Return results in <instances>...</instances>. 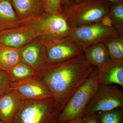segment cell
<instances>
[{"label": "cell", "mask_w": 123, "mask_h": 123, "mask_svg": "<svg viewBox=\"0 0 123 123\" xmlns=\"http://www.w3.org/2000/svg\"><path fill=\"white\" fill-rule=\"evenodd\" d=\"M111 3L112 4H118L123 2V0H103Z\"/></svg>", "instance_id": "cell-27"}, {"label": "cell", "mask_w": 123, "mask_h": 123, "mask_svg": "<svg viewBox=\"0 0 123 123\" xmlns=\"http://www.w3.org/2000/svg\"><path fill=\"white\" fill-rule=\"evenodd\" d=\"M83 120L82 117L71 120L64 123H82Z\"/></svg>", "instance_id": "cell-26"}, {"label": "cell", "mask_w": 123, "mask_h": 123, "mask_svg": "<svg viewBox=\"0 0 123 123\" xmlns=\"http://www.w3.org/2000/svg\"><path fill=\"white\" fill-rule=\"evenodd\" d=\"M96 68L83 53L59 63L46 65L36 72L33 78L52 95L61 112L74 93Z\"/></svg>", "instance_id": "cell-1"}, {"label": "cell", "mask_w": 123, "mask_h": 123, "mask_svg": "<svg viewBox=\"0 0 123 123\" xmlns=\"http://www.w3.org/2000/svg\"><path fill=\"white\" fill-rule=\"evenodd\" d=\"M98 69L100 85L123 86V61L110 58Z\"/></svg>", "instance_id": "cell-11"}, {"label": "cell", "mask_w": 123, "mask_h": 123, "mask_svg": "<svg viewBox=\"0 0 123 123\" xmlns=\"http://www.w3.org/2000/svg\"><path fill=\"white\" fill-rule=\"evenodd\" d=\"M120 37H123V2L112 4L107 14Z\"/></svg>", "instance_id": "cell-20"}, {"label": "cell", "mask_w": 123, "mask_h": 123, "mask_svg": "<svg viewBox=\"0 0 123 123\" xmlns=\"http://www.w3.org/2000/svg\"><path fill=\"white\" fill-rule=\"evenodd\" d=\"M123 108V91L117 85L99 84L82 117L85 119L104 112Z\"/></svg>", "instance_id": "cell-5"}, {"label": "cell", "mask_w": 123, "mask_h": 123, "mask_svg": "<svg viewBox=\"0 0 123 123\" xmlns=\"http://www.w3.org/2000/svg\"><path fill=\"white\" fill-rule=\"evenodd\" d=\"M112 4L103 0H71L62 6V13L70 28L100 23Z\"/></svg>", "instance_id": "cell-2"}, {"label": "cell", "mask_w": 123, "mask_h": 123, "mask_svg": "<svg viewBox=\"0 0 123 123\" xmlns=\"http://www.w3.org/2000/svg\"><path fill=\"white\" fill-rule=\"evenodd\" d=\"M0 123H5L4 122H3L2 121H1L0 119Z\"/></svg>", "instance_id": "cell-29"}, {"label": "cell", "mask_w": 123, "mask_h": 123, "mask_svg": "<svg viewBox=\"0 0 123 123\" xmlns=\"http://www.w3.org/2000/svg\"></svg>", "instance_id": "cell-31"}, {"label": "cell", "mask_w": 123, "mask_h": 123, "mask_svg": "<svg viewBox=\"0 0 123 123\" xmlns=\"http://www.w3.org/2000/svg\"><path fill=\"white\" fill-rule=\"evenodd\" d=\"M22 23L41 16L44 12L43 0H10Z\"/></svg>", "instance_id": "cell-13"}, {"label": "cell", "mask_w": 123, "mask_h": 123, "mask_svg": "<svg viewBox=\"0 0 123 123\" xmlns=\"http://www.w3.org/2000/svg\"><path fill=\"white\" fill-rule=\"evenodd\" d=\"M44 12L50 14L62 13V0H43Z\"/></svg>", "instance_id": "cell-22"}, {"label": "cell", "mask_w": 123, "mask_h": 123, "mask_svg": "<svg viewBox=\"0 0 123 123\" xmlns=\"http://www.w3.org/2000/svg\"><path fill=\"white\" fill-rule=\"evenodd\" d=\"M38 38L45 48L46 65L59 63L84 53L66 37Z\"/></svg>", "instance_id": "cell-7"}, {"label": "cell", "mask_w": 123, "mask_h": 123, "mask_svg": "<svg viewBox=\"0 0 123 123\" xmlns=\"http://www.w3.org/2000/svg\"><path fill=\"white\" fill-rule=\"evenodd\" d=\"M82 123H101L95 117H92L85 119H83Z\"/></svg>", "instance_id": "cell-25"}, {"label": "cell", "mask_w": 123, "mask_h": 123, "mask_svg": "<svg viewBox=\"0 0 123 123\" xmlns=\"http://www.w3.org/2000/svg\"><path fill=\"white\" fill-rule=\"evenodd\" d=\"M24 24L33 26L39 34L40 37H67L70 30L62 13L50 14L44 12L21 24Z\"/></svg>", "instance_id": "cell-8"}, {"label": "cell", "mask_w": 123, "mask_h": 123, "mask_svg": "<svg viewBox=\"0 0 123 123\" xmlns=\"http://www.w3.org/2000/svg\"><path fill=\"white\" fill-rule=\"evenodd\" d=\"M60 113L53 98L25 100L11 123H59Z\"/></svg>", "instance_id": "cell-4"}, {"label": "cell", "mask_w": 123, "mask_h": 123, "mask_svg": "<svg viewBox=\"0 0 123 123\" xmlns=\"http://www.w3.org/2000/svg\"><path fill=\"white\" fill-rule=\"evenodd\" d=\"M101 23L104 26L107 27H113L112 20L108 15L103 18Z\"/></svg>", "instance_id": "cell-24"}, {"label": "cell", "mask_w": 123, "mask_h": 123, "mask_svg": "<svg viewBox=\"0 0 123 123\" xmlns=\"http://www.w3.org/2000/svg\"><path fill=\"white\" fill-rule=\"evenodd\" d=\"M8 72L11 82H17L32 78L36 72L23 61Z\"/></svg>", "instance_id": "cell-18"}, {"label": "cell", "mask_w": 123, "mask_h": 123, "mask_svg": "<svg viewBox=\"0 0 123 123\" xmlns=\"http://www.w3.org/2000/svg\"><path fill=\"white\" fill-rule=\"evenodd\" d=\"M103 43L111 59L123 61V37L118 36L111 38Z\"/></svg>", "instance_id": "cell-19"}, {"label": "cell", "mask_w": 123, "mask_h": 123, "mask_svg": "<svg viewBox=\"0 0 123 123\" xmlns=\"http://www.w3.org/2000/svg\"><path fill=\"white\" fill-rule=\"evenodd\" d=\"M40 36L33 26L24 24L0 33V43L11 47L21 48Z\"/></svg>", "instance_id": "cell-9"}, {"label": "cell", "mask_w": 123, "mask_h": 123, "mask_svg": "<svg viewBox=\"0 0 123 123\" xmlns=\"http://www.w3.org/2000/svg\"><path fill=\"white\" fill-rule=\"evenodd\" d=\"M21 25L10 0H0V33Z\"/></svg>", "instance_id": "cell-15"}, {"label": "cell", "mask_w": 123, "mask_h": 123, "mask_svg": "<svg viewBox=\"0 0 123 123\" xmlns=\"http://www.w3.org/2000/svg\"><path fill=\"white\" fill-rule=\"evenodd\" d=\"M84 53L89 63L98 68L110 58L106 47L103 42L89 47L84 51Z\"/></svg>", "instance_id": "cell-17"}, {"label": "cell", "mask_w": 123, "mask_h": 123, "mask_svg": "<svg viewBox=\"0 0 123 123\" xmlns=\"http://www.w3.org/2000/svg\"><path fill=\"white\" fill-rule=\"evenodd\" d=\"M24 100L10 90L0 97V119L5 123H11Z\"/></svg>", "instance_id": "cell-14"}, {"label": "cell", "mask_w": 123, "mask_h": 123, "mask_svg": "<svg viewBox=\"0 0 123 123\" xmlns=\"http://www.w3.org/2000/svg\"><path fill=\"white\" fill-rule=\"evenodd\" d=\"M23 61L36 72L46 65V56L44 46L39 38L21 48Z\"/></svg>", "instance_id": "cell-12"}, {"label": "cell", "mask_w": 123, "mask_h": 123, "mask_svg": "<svg viewBox=\"0 0 123 123\" xmlns=\"http://www.w3.org/2000/svg\"><path fill=\"white\" fill-rule=\"evenodd\" d=\"M62 0V6L64 4L66 3V2H68L69 1L71 0Z\"/></svg>", "instance_id": "cell-28"}, {"label": "cell", "mask_w": 123, "mask_h": 123, "mask_svg": "<svg viewBox=\"0 0 123 123\" xmlns=\"http://www.w3.org/2000/svg\"><path fill=\"white\" fill-rule=\"evenodd\" d=\"M97 117L101 123H123V108H118L103 112Z\"/></svg>", "instance_id": "cell-21"}, {"label": "cell", "mask_w": 123, "mask_h": 123, "mask_svg": "<svg viewBox=\"0 0 123 123\" xmlns=\"http://www.w3.org/2000/svg\"><path fill=\"white\" fill-rule=\"evenodd\" d=\"M99 85L98 69L93 70L74 93L60 113L59 123L82 117L86 107L97 92Z\"/></svg>", "instance_id": "cell-3"}, {"label": "cell", "mask_w": 123, "mask_h": 123, "mask_svg": "<svg viewBox=\"0 0 123 123\" xmlns=\"http://www.w3.org/2000/svg\"><path fill=\"white\" fill-rule=\"evenodd\" d=\"M118 36L115 27H107L100 23L70 28L66 38L84 52L93 44Z\"/></svg>", "instance_id": "cell-6"}, {"label": "cell", "mask_w": 123, "mask_h": 123, "mask_svg": "<svg viewBox=\"0 0 123 123\" xmlns=\"http://www.w3.org/2000/svg\"></svg>", "instance_id": "cell-30"}, {"label": "cell", "mask_w": 123, "mask_h": 123, "mask_svg": "<svg viewBox=\"0 0 123 123\" xmlns=\"http://www.w3.org/2000/svg\"><path fill=\"white\" fill-rule=\"evenodd\" d=\"M11 84L8 72L0 69V97L10 91Z\"/></svg>", "instance_id": "cell-23"}, {"label": "cell", "mask_w": 123, "mask_h": 123, "mask_svg": "<svg viewBox=\"0 0 123 123\" xmlns=\"http://www.w3.org/2000/svg\"><path fill=\"white\" fill-rule=\"evenodd\" d=\"M10 90L24 100H42L53 98L47 88L34 78L11 82Z\"/></svg>", "instance_id": "cell-10"}, {"label": "cell", "mask_w": 123, "mask_h": 123, "mask_svg": "<svg viewBox=\"0 0 123 123\" xmlns=\"http://www.w3.org/2000/svg\"><path fill=\"white\" fill-rule=\"evenodd\" d=\"M22 61L21 48L0 44V69L8 72Z\"/></svg>", "instance_id": "cell-16"}]
</instances>
